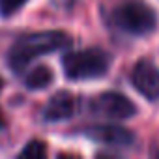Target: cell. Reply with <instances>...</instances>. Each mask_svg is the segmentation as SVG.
Masks as SVG:
<instances>
[{
  "label": "cell",
  "mask_w": 159,
  "mask_h": 159,
  "mask_svg": "<svg viewBox=\"0 0 159 159\" xmlns=\"http://www.w3.org/2000/svg\"><path fill=\"white\" fill-rule=\"evenodd\" d=\"M71 47V36L62 30H41V32H30L15 39V43L8 51V66L21 73L25 71L36 58L66 51Z\"/></svg>",
  "instance_id": "1"
},
{
  "label": "cell",
  "mask_w": 159,
  "mask_h": 159,
  "mask_svg": "<svg viewBox=\"0 0 159 159\" xmlns=\"http://www.w3.org/2000/svg\"><path fill=\"white\" fill-rule=\"evenodd\" d=\"M111 64H112L111 54L99 47L71 51L62 58L64 73L71 81H88V79L105 77Z\"/></svg>",
  "instance_id": "2"
},
{
  "label": "cell",
  "mask_w": 159,
  "mask_h": 159,
  "mask_svg": "<svg viewBox=\"0 0 159 159\" xmlns=\"http://www.w3.org/2000/svg\"><path fill=\"white\" fill-rule=\"evenodd\" d=\"M111 25L127 36H148L157 28V13L144 2H125L111 13Z\"/></svg>",
  "instance_id": "3"
},
{
  "label": "cell",
  "mask_w": 159,
  "mask_h": 159,
  "mask_svg": "<svg viewBox=\"0 0 159 159\" xmlns=\"http://www.w3.org/2000/svg\"><path fill=\"white\" fill-rule=\"evenodd\" d=\"M92 111L98 116H105L111 120H127V118H133L137 114L135 103L120 92L99 94L92 103Z\"/></svg>",
  "instance_id": "4"
},
{
  "label": "cell",
  "mask_w": 159,
  "mask_h": 159,
  "mask_svg": "<svg viewBox=\"0 0 159 159\" xmlns=\"http://www.w3.org/2000/svg\"><path fill=\"white\" fill-rule=\"evenodd\" d=\"M84 135L99 144H105V146H111V148H122V150H127V148H133L135 146V140L137 137L122 127V125H116V124H98V125H90L86 127Z\"/></svg>",
  "instance_id": "5"
},
{
  "label": "cell",
  "mask_w": 159,
  "mask_h": 159,
  "mask_svg": "<svg viewBox=\"0 0 159 159\" xmlns=\"http://www.w3.org/2000/svg\"><path fill=\"white\" fill-rule=\"evenodd\" d=\"M131 84L148 101L159 99V69L148 60H139L131 69Z\"/></svg>",
  "instance_id": "6"
},
{
  "label": "cell",
  "mask_w": 159,
  "mask_h": 159,
  "mask_svg": "<svg viewBox=\"0 0 159 159\" xmlns=\"http://www.w3.org/2000/svg\"><path fill=\"white\" fill-rule=\"evenodd\" d=\"M77 111V101L75 98L69 94V92H56L49 101L47 105L43 107V120L45 122H51V124H56V122H64V120H69Z\"/></svg>",
  "instance_id": "7"
},
{
  "label": "cell",
  "mask_w": 159,
  "mask_h": 159,
  "mask_svg": "<svg viewBox=\"0 0 159 159\" xmlns=\"http://www.w3.org/2000/svg\"><path fill=\"white\" fill-rule=\"evenodd\" d=\"M54 75L47 66H36L34 69H30V73L25 77V86L28 90H45L49 84H52Z\"/></svg>",
  "instance_id": "8"
},
{
  "label": "cell",
  "mask_w": 159,
  "mask_h": 159,
  "mask_svg": "<svg viewBox=\"0 0 159 159\" xmlns=\"http://www.w3.org/2000/svg\"><path fill=\"white\" fill-rule=\"evenodd\" d=\"M21 157H30V159H36V157H45L47 155V146L45 142L41 140H30L19 153Z\"/></svg>",
  "instance_id": "9"
},
{
  "label": "cell",
  "mask_w": 159,
  "mask_h": 159,
  "mask_svg": "<svg viewBox=\"0 0 159 159\" xmlns=\"http://www.w3.org/2000/svg\"><path fill=\"white\" fill-rule=\"evenodd\" d=\"M28 0H0V17H10L19 11Z\"/></svg>",
  "instance_id": "10"
},
{
  "label": "cell",
  "mask_w": 159,
  "mask_h": 159,
  "mask_svg": "<svg viewBox=\"0 0 159 159\" xmlns=\"http://www.w3.org/2000/svg\"><path fill=\"white\" fill-rule=\"evenodd\" d=\"M6 127V120H4V114H2V111H0V129H4Z\"/></svg>",
  "instance_id": "11"
},
{
  "label": "cell",
  "mask_w": 159,
  "mask_h": 159,
  "mask_svg": "<svg viewBox=\"0 0 159 159\" xmlns=\"http://www.w3.org/2000/svg\"><path fill=\"white\" fill-rule=\"evenodd\" d=\"M2 84H4V83H2V79H0V92H2Z\"/></svg>",
  "instance_id": "12"
}]
</instances>
